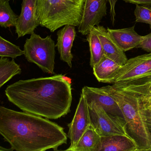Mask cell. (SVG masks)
<instances>
[{
  "instance_id": "20",
  "label": "cell",
  "mask_w": 151,
  "mask_h": 151,
  "mask_svg": "<svg viewBox=\"0 0 151 151\" xmlns=\"http://www.w3.org/2000/svg\"><path fill=\"white\" fill-rule=\"evenodd\" d=\"M86 36L91 53L90 65L93 68L102 60L105 54L100 40L95 32L91 30Z\"/></svg>"
},
{
  "instance_id": "22",
  "label": "cell",
  "mask_w": 151,
  "mask_h": 151,
  "mask_svg": "<svg viewBox=\"0 0 151 151\" xmlns=\"http://www.w3.org/2000/svg\"><path fill=\"white\" fill-rule=\"evenodd\" d=\"M24 55V51L19 46L0 37V57L16 59Z\"/></svg>"
},
{
  "instance_id": "28",
  "label": "cell",
  "mask_w": 151,
  "mask_h": 151,
  "mask_svg": "<svg viewBox=\"0 0 151 151\" xmlns=\"http://www.w3.org/2000/svg\"><path fill=\"white\" fill-rule=\"evenodd\" d=\"M14 149L11 147L10 148H6L5 147H2V146L0 147V151H13Z\"/></svg>"
},
{
  "instance_id": "16",
  "label": "cell",
  "mask_w": 151,
  "mask_h": 151,
  "mask_svg": "<svg viewBox=\"0 0 151 151\" xmlns=\"http://www.w3.org/2000/svg\"><path fill=\"white\" fill-rule=\"evenodd\" d=\"M122 66L106 55L93 68V75L99 82L114 84Z\"/></svg>"
},
{
  "instance_id": "27",
  "label": "cell",
  "mask_w": 151,
  "mask_h": 151,
  "mask_svg": "<svg viewBox=\"0 0 151 151\" xmlns=\"http://www.w3.org/2000/svg\"><path fill=\"white\" fill-rule=\"evenodd\" d=\"M126 3L136 5L151 6V0H123Z\"/></svg>"
},
{
  "instance_id": "21",
  "label": "cell",
  "mask_w": 151,
  "mask_h": 151,
  "mask_svg": "<svg viewBox=\"0 0 151 151\" xmlns=\"http://www.w3.org/2000/svg\"><path fill=\"white\" fill-rule=\"evenodd\" d=\"M19 16L15 14L9 0H0V25L3 28L16 27Z\"/></svg>"
},
{
  "instance_id": "15",
  "label": "cell",
  "mask_w": 151,
  "mask_h": 151,
  "mask_svg": "<svg viewBox=\"0 0 151 151\" xmlns=\"http://www.w3.org/2000/svg\"><path fill=\"white\" fill-rule=\"evenodd\" d=\"M135 140L129 135H114L101 137L98 151H137Z\"/></svg>"
},
{
  "instance_id": "4",
  "label": "cell",
  "mask_w": 151,
  "mask_h": 151,
  "mask_svg": "<svg viewBox=\"0 0 151 151\" xmlns=\"http://www.w3.org/2000/svg\"><path fill=\"white\" fill-rule=\"evenodd\" d=\"M86 0H37V15L40 25L51 32L66 25L78 27Z\"/></svg>"
},
{
  "instance_id": "10",
  "label": "cell",
  "mask_w": 151,
  "mask_h": 151,
  "mask_svg": "<svg viewBox=\"0 0 151 151\" xmlns=\"http://www.w3.org/2000/svg\"><path fill=\"white\" fill-rule=\"evenodd\" d=\"M37 0H23L22 10L16 26L18 38L34 33L40 25L37 15Z\"/></svg>"
},
{
  "instance_id": "19",
  "label": "cell",
  "mask_w": 151,
  "mask_h": 151,
  "mask_svg": "<svg viewBox=\"0 0 151 151\" xmlns=\"http://www.w3.org/2000/svg\"><path fill=\"white\" fill-rule=\"evenodd\" d=\"M20 66L14 59L10 60L7 57L0 58V88L9 81L12 78L22 73Z\"/></svg>"
},
{
  "instance_id": "5",
  "label": "cell",
  "mask_w": 151,
  "mask_h": 151,
  "mask_svg": "<svg viewBox=\"0 0 151 151\" xmlns=\"http://www.w3.org/2000/svg\"><path fill=\"white\" fill-rule=\"evenodd\" d=\"M55 47L51 36L43 38L34 33L25 41L24 55L28 62L36 64L45 73L52 75L55 74Z\"/></svg>"
},
{
  "instance_id": "14",
  "label": "cell",
  "mask_w": 151,
  "mask_h": 151,
  "mask_svg": "<svg viewBox=\"0 0 151 151\" xmlns=\"http://www.w3.org/2000/svg\"><path fill=\"white\" fill-rule=\"evenodd\" d=\"M107 30L116 45L124 52L137 48L144 38V36L135 31V26L115 29L107 28Z\"/></svg>"
},
{
  "instance_id": "24",
  "label": "cell",
  "mask_w": 151,
  "mask_h": 151,
  "mask_svg": "<svg viewBox=\"0 0 151 151\" xmlns=\"http://www.w3.org/2000/svg\"><path fill=\"white\" fill-rule=\"evenodd\" d=\"M134 14L136 22L148 24L151 29V7L150 6L136 5Z\"/></svg>"
},
{
  "instance_id": "1",
  "label": "cell",
  "mask_w": 151,
  "mask_h": 151,
  "mask_svg": "<svg viewBox=\"0 0 151 151\" xmlns=\"http://www.w3.org/2000/svg\"><path fill=\"white\" fill-rule=\"evenodd\" d=\"M8 100L24 112L49 119L70 112L71 85L62 75L20 80L5 90Z\"/></svg>"
},
{
  "instance_id": "8",
  "label": "cell",
  "mask_w": 151,
  "mask_h": 151,
  "mask_svg": "<svg viewBox=\"0 0 151 151\" xmlns=\"http://www.w3.org/2000/svg\"><path fill=\"white\" fill-rule=\"evenodd\" d=\"M150 76H151V53L128 60L116 76L114 84Z\"/></svg>"
},
{
  "instance_id": "11",
  "label": "cell",
  "mask_w": 151,
  "mask_h": 151,
  "mask_svg": "<svg viewBox=\"0 0 151 151\" xmlns=\"http://www.w3.org/2000/svg\"><path fill=\"white\" fill-rule=\"evenodd\" d=\"M82 93L84 95L87 103L94 102L101 106L107 113L124 118L118 103L103 87L100 88L85 86Z\"/></svg>"
},
{
  "instance_id": "18",
  "label": "cell",
  "mask_w": 151,
  "mask_h": 151,
  "mask_svg": "<svg viewBox=\"0 0 151 151\" xmlns=\"http://www.w3.org/2000/svg\"><path fill=\"white\" fill-rule=\"evenodd\" d=\"M101 138L91 124L73 151H98Z\"/></svg>"
},
{
  "instance_id": "17",
  "label": "cell",
  "mask_w": 151,
  "mask_h": 151,
  "mask_svg": "<svg viewBox=\"0 0 151 151\" xmlns=\"http://www.w3.org/2000/svg\"><path fill=\"white\" fill-rule=\"evenodd\" d=\"M112 86L117 90L134 95L151 96V76L114 84Z\"/></svg>"
},
{
  "instance_id": "9",
  "label": "cell",
  "mask_w": 151,
  "mask_h": 151,
  "mask_svg": "<svg viewBox=\"0 0 151 151\" xmlns=\"http://www.w3.org/2000/svg\"><path fill=\"white\" fill-rule=\"evenodd\" d=\"M108 0H86L83 13L78 31L87 35L93 28L99 25L107 14Z\"/></svg>"
},
{
  "instance_id": "2",
  "label": "cell",
  "mask_w": 151,
  "mask_h": 151,
  "mask_svg": "<svg viewBox=\"0 0 151 151\" xmlns=\"http://www.w3.org/2000/svg\"><path fill=\"white\" fill-rule=\"evenodd\" d=\"M0 106V134L17 151H57L67 144L63 127L47 118Z\"/></svg>"
},
{
  "instance_id": "13",
  "label": "cell",
  "mask_w": 151,
  "mask_h": 151,
  "mask_svg": "<svg viewBox=\"0 0 151 151\" xmlns=\"http://www.w3.org/2000/svg\"><path fill=\"white\" fill-rule=\"evenodd\" d=\"M57 42L55 46L60 54V59L71 68L73 59L71 49L76 36L75 26L69 24L65 25L57 32Z\"/></svg>"
},
{
  "instance_id": "12",
  "label": "cell",
  "mask_w": 151,
  "mask_h": 151,
  "mask_svg": "<svg viewBox=\"0 0 151 151\" xmlns=\"http://www.w3.org/2000/svg\"><path fill=\"white\" fill-rule=\"evenodd\" d=\"M92 30L99 37L102 45L105 55L116 62L122 66L128 61L125 52L122 50L114 41L107 30L104 26L98 25Z\"/></svg>"
},
{
  "instance_id": "25",
  "label": "cell",
  "mask_w": 151,
  "mask_h": 151,
  "mask_svg": "<svg viewBox=\"0 0 151 151\" xmlns=\"http://www.w3.org/2000/svg\"><path fill=\"white\" fill-rule=\"evenodd\" d=\"M137 48H141L146 52L151 53V32L144 36L143 40L137 47Z\"/></svg>"
},
{
  "instance_id": "23",
  "label": "cell",
  "mask_w": 151,
  "mask_h": 151,
  "mask_svg": "<svg viewBox=\"0 0 151 151\" xmlns=\"http://www.w3.org/2000/svg\"><path fill=\"white\" fill-rule=\"evenodd\" d=\"M136 96L139 100L142 114L147 128L151 133V96Z\"/></svg>"
},
{
  "instance_id": "26",
  "label": "cell",
  "mask_w": 151,
  "mask_h": 151,
  "mask_svg": "<svg viewBox=\"0 0 151 151\" xmlns=\"http://www.w3.org/2000/svg\"><path fill=\"white\" fill-rule=\"evenodd\" d=\"M117 0H108V2L110 6V16L111 22L113 25L115 21V6Z\"/></svg>"
},
{
  "instance_id": "3",
  "label": "cell",
  "mask_w": 151,
  "mask_h": 151,
  "mask_svg": "<svg viewBox=\"0 0 151 151\" xmlns=\"http://www.w3.org/2000/svg\"><path fill=\"white\" fill-rule=\"evenodd\" d=\"M104 88L120 106L127 132L137 143V151H151V133L144 119L137 96L117 90L112 86Z\"/></svg>"
},
{
  "instance_id": "7",
  "label": "cell",
  "mask_w": 151,
  "mask_h": 151,
  "mask_svg": "<svg viewBox=\"0 0 151 151\" xmlns=\"http://www.w3.org/2000/svg\"><path fill=\"white\" fill-rule=\"evenodd\" d=\"M91 125L88 103L84 95L81 93L73 120L68 124L69 128L68 137L70 140V145L65 151H73Z\"/></svg>"
},
{
  "instance_id": "6",
  "label": "cell",
  "mask_w": 151,
  "mask_h": 151,
  "mask_svg": "<svg viewBox=\"0 0 151 151\" xmlns=\"http://www.w3.org/2000/svg\"><path fill=\"white\" fill-rule=\"evenodd\" d=\"M88 106L91 124L101 137L114 135L129 136L124 118L107 113L95 102L88 103Z\"/></svg>"
}]
</instances>
